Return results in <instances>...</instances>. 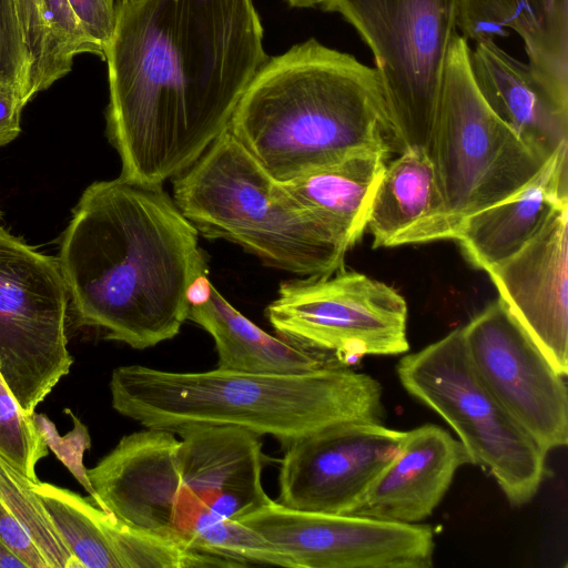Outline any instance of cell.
Segmentation results:
<instances>
[{
  "instance_id": "6da1fadb",
  "label": "cell",
  "mask_w": 568,
  "mask_h": 568,
  "mask_svg": "<svg viewBox=\"0 0 568 568\" xmlns=\"http://www.w3.org/2000/svg\"><path fill=\"white\" fill-rule=\"evenodd\" d=\"M254 0L118 2L103 60L121 176L163 184L229 128L268 57Z\"/></svg>"
},
{
  "instance_id": "7a4b0ae2",
  "label": "cell",
  "mask_w": 568,
  "mask_h": 568,
  "mask_svg": "<svg viewBox=\"0 0 568 568\" xmlns=\"http://www.w3.org/2000/svg\"><path fill=\"white\" fill-rule=\"evenodd\" d=\"M57 258L75 323L136 349L178 335L189 290L209 273L197 230L162 185L121 175L83 191Z\"/></svg>"
},
{
  "instance_id": "3957f363",
  "label": "cell",
  "mask_w": 568,
  "mask_h": 568,
  "mask_svg": "<svg viewBox=\"0 0 568 568\" xmlns=\"http://www.w3.org/2000/svg\"><path fill=\"white\" fill-rule=\"evenodd\" d=\"M229 130L280 182L393 142L376 69L315 39L266 60Z\"/></svg>"
},
{
  "instance_id": "277c9868",
  "label": "cell",
  "mask_w": 568,
  "mask_h": 568,
  "mask_svg": "<svg viewBox=\"0 0 568 568\" xmlns=\"http://www.w3.org/2000/svg\"><path fill=\"white\" fill-rule=\"evenodd\" d=\"M109 388L114 410L145 428L181 434L231 426L272 436L285 447L332 425L382 423L384 415L379 383L348 366L255 374L123 365L113 369Z\"/></svg>"
},
{
  "instance_id": "5b68a950",
  "label": "cell",
  "mask_w": 568,
  "mask_h": 568,
  "mask_svg": "<svg viewBox=\"0 0 568 568\" xmlns=\"http://www.w3.org/2000/svg\"><path fill=\"white\" fill-rule=\"evenodd\" d=\"M173 201L204 237L223 239L302 277L344 270L352 244L300 203L229 128L173 180Z\"/></svg>"
},
{
  "instance_id": "8992f818",
  "label": "cell",
  "mask_w": 568,
  "mask_h": 568,
  "mask_svg": "<svg viewBox=\"0 0 568 568\" xmlns=\"http://www.w3.org/2000/svg\"><path fill=\"white\" fill-rule=\"evenodd\" d=\"M469 52L457 33L427 148L439 196L435 241L454 240L467 216L518 191L547 161L488 106L474 81Z\"/></svg>"
},
{
  "instance_id": "52a82bcc",
  "label": "cell",
  "mask_w": 568,
  "mask_h": 568,
  "mask_svg": "<svg viewBox=\"0 0 568 568\" xmlns=\"http://www.w3.org/2000/svg\"><path fill=\"white\" fill-rule=\"evenodd\" d=\"M371 49L392 141L399 152L429 144L444 70L457 32V0H326Z\"/></svg>"
},
{
  "instance_id": "ba28073f",
  "label": "cell",
  "mask_w": 568,
  "mask_h": 568,
  "mask_svg": "<svg viewBox=\"0 0 568 568\" xmlns=\"http://www.w3.org/2000/svg\"><path fill=\"white\" fill-rule=\"evenodd\" d=\"M397 375L412 396L452 426L469 463L487 469L511 505L532 499L546 474V453L481 382L462 327L402 357Z\"/></svg>"
},
{
  "instance_id": "9c48e42d",
  "label": "cell",
  "mask_w": 568,
  "mask_h": 568,
  "mask_svg": "<svg viewBox=\"0 0 568 568\" xmlns=\"http://www.w3.org/2000/svg\"><path fill=\"white\" fill-rule=\"evenodd\" d=\"M68 304L58 258L0 226V377L29 417L73 364Z\"/></svg>"
},
{
  "instance_id": "30bf717a",
  "label": "cell",
  "mask_w": 568,
  "mask_h": 568,
  "mask_svg": "<svg viewBox=\"0 0 568 568\" xmlns=\"http://www.w3.org/2000/svg\"><path fill=\"white\" fill-rule=\"evenodd\" d=\"M265 315L282 338L346 359L409 348L407 304L387 284L357 272L303 277L280 285Z\"/></svg>"
},
{
  "instance_id": "8fae6325",
  "label": "cell",
  "mask_w": 568,
  "mask_h": 568,
  "mask_svg": "<svg viewBox=\"0 0 568 568\" xmlns=\"http://www.w3.org/2000/svg\"><path fill=\"white\" fill-rule=\"evenodd\" d=\"M485 386L547 454L568 443L567 387L526 329L498 298L462 327Z\"/></svg>"
},
{
  "instance_id": "7c38bea8",
  "label": "cell",
  "mask_w": 568,
  "mask_h": 568,
  "mask_svg": "<svg viewBox=\"0 0 568 568\" xmlns=\"http://www.w3.org/2000/svg\"><path fill=\"white\" fill-rule=\"evenodd\" d=\"M295 568H429L430 527L356 515L294 510L274 501L242 518Z\"/></svg>"
},
{
  "instance_id": "4fadbf2b",
  "label": "cell",
  "mask_w": 568,
  "mask_h": 568,
  "mask_svg": "<svg viewBox=\"0 0 568 568\" xmlns=\"http://www.w3.org/2000/svg\"><path fill=\"white\" fill-rule=\"evenodd\" d=\"M406 432L381 423L328 426L286 446L278 475L283 507L349 515L396 456Z\"/></svg>"
},
{
  "instance_id": "5bb4252c",
  "label": "cell",
  "mask_w": 568,
  "mask_h": 568,
  "mask_svg": "<svg viewBox=\"0 0 568 568\" xmlns=\"http://www.w3.org/2000/svg\"><path fill=\"white\" fill-rule=\"evenodd\" d=\"M487 273L499 298L554 368L568 373V202L515 254Z\"/></svg>"
},
{
  "instance_id": "9a60e30c",
  "label": "cell",
  "mask_w": 568,
  "mask_h": 568,
  "mask_svg": "<svg viewBox=\"0 0 568 568\" xmlns=\"http://www.w3.org/2000/svg\"><path fill=\"white\" fill-rule=\"evenodd\" d=\"M180 435L181 476L212 510L239 523L273 503L262 484L258 435L231 426L195 427Z\"/></svg>"
},
{
  "instance_id": "2e32d148",
  "label": "cell",
  "mask_w": 568,
  "mask_h": 568,
  "mask_svg": "<svg viewBox=\"0 0 568 568\" xmlns=\"http://www.w3.org/2000/svg\"><path fill=\"white\" fill-rule=\"evenodd\" d=\"M466 463L462 443L442 427L426 424L406 432L396 456L349 515L416 524L433 513Z\"/></svg>"
},
{
  "instance_id": "e0dca14e",
  "label": "cell",
  "mask_w": 568,
  "mask_h": 568,
  "mask_svg": "<svg viewBox=\"0 0 568 568\" xmlns=\"http://www.w3.org/2000/svg\"><path fill=\"white\" fill-rule=\"evenodd\" d=\"M457 29L468 41H495L513 30L528 64L568 108V0H457Z\"/></svg>"
},
{
  "instance_id": "ac0fdd59",
  "label": "cell",
  "mask_w": 568,
  "mask_h": 568,
  "mask_svg": "<svg viewBox=\"0 0 568 568\" xmlns=\"http://www.w3.org/2000/svg\"><path fill=\"white\" fill-rule=\"evenodd\" d=\"M474 81L493 112L544 159L568 144V108L561 105L524 63L495 41L469 52Z\"/></svg>"
},
{
  "instance_id": "d6986e66",
  "label": "cell",
  "mask_w": 568,
  "mask_h": 568,
  "mask_svg": "<svg viewBox=\"0 0 568 568\" xmlns=\"http://www.w3.org/2000/svg\"><path fill=\"white\" fill-rule=\"evenodd\" d=\"M564 202H568V144L518 191L467 216L454 241L473 266L487 272L524 246Z\"/></svg>"
},
{
  "instance_id": "ffe728a7",
  "label": "cell",
  "mask_w": 568,
  "mask_h": 568,
  "mask_svg": "<svg viewBox=\"0 0 568 568\" xmlns=\"http://www.w3.org/2000/svg\"><path fill=\"white\" fill-rule=\"evenodd\" d=\"M213 338L217 367L255 374H301L346 367L349 361L270 335L234 308L213 286L210 297L191 305L189 317Z\"/></svg>"
},
{
  "instance_id": "44dd1931",
  "label": "cell",
  "mask_w": 568,
  "mask_h": 568,
  "mask_svg": "<svg viewBox=\"0 0 568 568\" xmlns=\"http://www.w3.org/2000/svg\"><path fill=\"white\" fill-rule=\"evenodd\" d=\"M439 196L426 150L409 149L385 165L368 212L373 247L435 241Z\"/></svg>"
},
{
  "instance_id": "7402d4cb",
  "label": "cell",
  "mask_w": 568,
  "mask_h": 568,
  "mask_svg": "<svg viewBox=\"0 0 568 568\" xmlns=\"http://www.w3.org/2000/svg\"><path fill=\"white\" fill-rule=\"evenodd\" d=\"M388 152L362 150L283 182L305 207L355 245L362 237Z\"/></svg>"
},
{
  "instance_id": "603a6c76",
  "label": "cell",
  "mask_w": 568,
  "mask_h": 568,
  "mask_svg": "<svg viewBox=\"0 0 568 568\" xmlns=\"http://www.w3.org/2000/svg\"><path fill=\"white\" fill-rule=\"evenodd\" d=\"M30 57L27 101L67 75L83 53L104 58L82 30L67 0H17Z\"/></svg>"
},
{
  "instance_id": "cb8c5ba5",
  "label": "cell",
  "mask_w": 568,
  "mask_h": 568,
  "mask_svg": "<svg viewBox=\"0 0 568 568\" xmlns=\"http://www.w3.org/2000/svg\"><path fill=\"white\" fill-rule=\"evenodd\" d=\"M32 488L79 567L120 568L113 545L114 516L70 489L40 480Z\"/></svg>"
},
{
  "instance_id": "d4e9b609",
  "label": "cell",
  "mask_w": 568,
  "mask_h": 568,
  "mask_svg": "<svg viewBox=\"0 0 568 568\" xmlns=\"http://www.w3.org/2000/svg\"><path fill=\"white\" fill-rule=\"evenodd\" d=\"M34 483L0 454V504L24 526L50 568H80L34 494Z\"/></svg>"
},
{
  "instance_id": "484cf974",
  "label": "cell",
  "mask_w": 568,
  "mask_h": 568,
  "mask_svg": "<svg viewBox=\"0 0 568 568\" xmlns=\"http://www.w3.org/2000/svg\"><path fill=\"white\" fill-rule=\"evenodd\" d=\"M30 57L17 0H0V84L18 88L27 101Z\"/></svg>"
},
{
  "instance_id": "4316f807",
  "label": "cell",
  "mask_w": 568,
  "mask_h": 568,
  "mask_svg": "<svg viewBox=\"0 0 568 568\" xmlns=\"http://www.w3.org/2000/svg\"><path fill=\"white\" fill-rule=\"evenodd\" d=\"M65 412L72 417L74 427L64 437L59 436L54 424L45 415L34 412L32 418L48 447L72 473L97 505L98 498L89 480L88 469L83 465L84 452L91 446L89 430L71 410L67 409Z\"/></svg>"
},
{
  "instance_id": "83f0119b",
  "label": "cell",
  "mask_w": 568,
  "mask_h": 568,
  "mask_svg": "<svg viewBox=\"0 0 568 568\" xmlns=\"http://www.w3.org/2000/svg\"><path fill=\"white\" fill-rule=\"evenodd\" d=\"M67 1L85 34L104 50L115 29L118 0Z\"/></svg>"
},
{
  "instance_id": "f1b7e54d",
  "label": "cell",
  "mask_w": 568,
  "mask_h": 568,
  "mask_svg": "<svg viewBox=\"0 0 568 568\" xmlns=\"http://www.w3.org/2000/svg\"><path fill=\"white\" fill-rule=\"evenodd\" d=\"M0 540L27 566L50 568L24 526L0 504Z\"/></svg>"
},
{
  "instance_id": "f546056e",
  "label": "cell",
  "mask_w": 568,
  "mask_h": 568,
  "mask_svg": "<svg viewBox=\"0 0 568 568\" xmlns=\"http://www.w3.org/2000/svg\"><path fill=\"white\" fill-rule=\"evenodd\" d=\"M26 103L20 90L0 84V146L12 142L21 132V113Z\"/></svg>"
},
{
  "instance_id": "4dcf8cb0",
  "label": "cell",
  "mask_w": 568,
  "mask_h": 568,
  "mask_svg": "<svg viewBox=\"0 0 568 568\" xmlns=\"http://www.w3.org/2000/svg\"><path fill=\"white\" fill-rule=\"evenodd\" d=\"M0 568H27L26 564L19 557H17L1 540Z\"/></svg>"
},
{
  "instance_id": "1f68e13d",
  "label": "cell",
  "mask_w": 568,
  "mask_h": 568,
  "mask_svg": "<svg viewBox=\"0 0 568 568\" xmlns=\"http://www.w3.org/2000/svg\"><path fill=\"white\" fill-rule=\"evenodd\" d=\"M293 8H313L322 6L326 0H285Z\"/></svg>"
},
{
  "instance_id": "d6a6232c",
  "label": "cell",
  "mask_w": 568,
  "mask_h": 568,
  "mask_svg": "<svg viewBox=\"0 0 568 568\" xmlns=\"http://www.w3.org/2000/svg\"><path fill=\"white\" fill-rule=\"evenodd\" d=\"M128 1H131V0H118V2H128Z\"/></svg>"
},
{
  "instance_id": "836d02e7",
  "label": "cell",
  "mask_w": 568,
  "mask_h": 568,
  "mask_svg": "<svg viewBox=\"0 0 568 568\" xmlns=\"http://www.w3.org/2000/svg\"><path fill=\"white\" fill-rule=\"evenodd\" d=\"M1 216H2V212H1V210H0V219H1Z\"/></svg>"
}]
</instances>
